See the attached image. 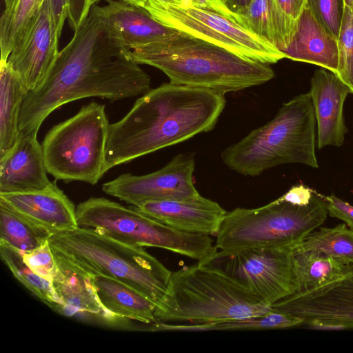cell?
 Masks as SVG:
<instances>
[{"label": "cell", "mask_w": 353, "mask_h": 353, "mask_svg": "<svg viewBox=\"0 0 353 353\" xmlns=\"http://www.w3.org/2000/svg\"><path fill=\"white\" fill-rule=\"evenodd\" d=\"M128 52L117 32L91 7L43 82L28 92L19 134L38 133L54 110L78 99L115 101L148 92L150 78Z\"/></svg>", "instance_id": "cell-1"}, {"label": "cell", "mask_w": 353, "mask_h": 353, "mask_svg": "<svg viewBox=\"0 0 353 353\" xmlns=\"http://www.w3.org/2000/svg\"><path fill=\"white\" fill-rule=\"evenodd\" d=\"M224 94L170 82L150 89L109 125L104 173L212 130L225 106Z\"/></svg>", "instance_id": "cell-2"}, {"label": "cell", "mask_w": 353, "mask_h": 353, "mask_svg": "<svg viewBox=\"0 0 353 353\" xmlns=\"http://www.w3.org/2000/svg\"><path fill=\"white\" fill-rule=\"evenodd\" d=\"M128 55L138 64L161 70L170 83L223 94L263 84L274 76L269 65L181 32Z\"/></svg>", "instance_id": "cell-3"}, {"label": "cell", "mask_w": 353, "mask_h": 353, "mask_svg": "<svg viewBox=\"0 0 353 353\" xmlns=\"http://www.w3.org/2000/svg\"><path fill=\"white\" fill-rule=\"evenodd\" d=\"M315 125L310 94H301L283 103L270 121L226 148L221 159L230 169L250 176L288 163L317 168Z\"/></svg>", "instance_id": "cell-4"}, {"label": "cell", "mask_w": 353, "mask_h": 353, "mask_svg": "<svg viewBox=\"0 0 353 353\" xmlns=\"http://www.w3.org/2000/svg\"><path fill=\"white\" fill-rule=\"evenodd\" d=\"M52 250L88 274L119 281L154 302L166 295L172 272L143 247L128 245L90 229L54 233Z\"/></svg>", "instance_id": "cell-5"}, {"label": "cell", "mask_w": 353, "mask_h": 353, "mask_svg": "<svg viewBox=\"0 0 353 353\" xmlns=\"http://www.w3.org/2000/svg\"><path fill=\"white\" fill-rule=\"evenodd\" d=\"M271 306L231 279L197 263L172 272L158 322L220 323L264 315Z\"/></svg>", "instance_id": "cell-6"}, {"label": "cell", "mask_w": 353, "mask_h": 353, "mask_svg": "<svg viewBox=\"0 0 353 353\" xmlns=\"http://www.w3.org/2000/svg\"><path fill=\"white\" fill-rule=\"evenodd\" d=\"M327 214L325 196L317 192L307 203L292 202L281 196L260 208H237L223 219L215 247L223 251L294 248L321 225Z\"/></svg>", "instance_id": "cell-7"}, {"label": "cell", "mask_w": 353, "mask_h": 353, "mask_svg": "<svg viewBox=\"0 0 353 353\" xmlns=\"http://www.w3.org/2000/svg\"><path fill=\"white\" fill-rule=\"evenodd\" d=\"M78 228L90 229L121 243L165 249L202 261L216 250L210 235L182 232L139 211L103 197H91L76 208Z\"/></svg>", "instance_id": "cell-8"}, {"label": "cell", "mask_w": 353, "mask_h": 353, "mask_svg": "<svg viewBox=\"0 0 353 353\" xmlns=\"http://www.w3.org/2000/svg\"><path fill=\"white\" fill-rule=\"evenodd\" d=\"M109 125L105 106L91 102L54 125L41 144L48 173L65 183L97 184L105 174Z\"/></svg>", "instance_id": "cell-9"}, {"label": "cell", "mask_w": 353, "mask_h": 353, "mask_svg": "<svg viewBox=\"0 0 353 353\" xmlns=\"http://www.w3.org/2000/svg\"><path fill=\"white\" fill-rule=\"evenodd\" d=\"M163 24L264 64L285 58L275 46L252 34L209 0L148 1L144 8Z\"/></svg>", "instance_id": "cell-10"}, {"label": "cell", "mask_w": 353, "mask_h": 353, "mask_svg": "<svg viewBox=\"0 0 353 353\" xmlns=\"http://www.w3.org/2000/svg\"><path fill=\"white\" fill-rule=\"evenodd\" d=\"M292 247L217 250L197 262L223 274L271 306L296 292Z\"/></svg>", "instance_id": "cell-11"}, {"label": "cell", "mask_w": 353, "mask_h": 353, "mask_svg": "<svg viewBox=\"0 0 353 353\" xmlns=\"http://www.w3.org/2000/svg\"><path fill=\"white\" fill-rule=\"evenodd\" d=\"M194 168V154L183 153L156 172L140 176L123 174L104 183L102 190L136 207L148 201L194 198L200 195L193 182Z\"/></svg>", "instance_id": "cell-12"}, {"label": "cell", "mask_w": 353, "mask_h": 353, "mask_svg": "<svg viewBox=\"0 0 353 353\" xmlns=\"http://www.w3.org/2000/svg\"><path fill=\"white\" fill-rule=\"evenodd\" d=\"M271 307L302 319L303 325L311 328L353 329V264L339 278L291 294Z\"/></svg>", "instance_id": "cell-13"}, {"label": "cell", "mask_w": 353, "mask_h": 353, "mask_svg": "<svg viewBox=\"0 0 353 353\" xmlns=\"http://www.w3.org/2000/svg\"><path fill=\"white\" fill-rule=\"evenodd\" d=\"M59 39L49 0H46L18 39L7 60L28 92L37 89L50 72L59 53Z\"/></svg>", "instance_id": "cell-14"}, {"label": "cell", "mask_w": 353, "mask_h": 353, "mask_svg": "<svg viewBox=\"0 0 353 353\" xmlns=\"http://www.w3.org/2000/svg\"><path fill=\"white\" fill-rule=\"evenodd\" d=\"M310 84L309 92L317 124L318 147H339L347 131L343 105L352 91L336 73L323 68L314 72Z\"/></svg>", "instance_id": "cell-15"}, {"label": "cell", "mask_w": 353, "mask_h": 353, "mask_svg": "<svg viewBox=\"0 0 353 353\" xmlns=\"http://www.w3.org/2000/svg\"><path fill=\"white\" fill-rule=\"evenodd\" d=\"M0 201L53 234L78 228L76 208L55 181L41 190L0 193Z\"/></svg>", "instance_id": "cell-16"}, {"label": "cell", "mask_w": 353, "mask_h": 353, "mask_svg": "<svg viewBox=\"0 0 353 353\" xmlns=\"http://www.w3.org/2000/svg\"><path fill=\"white\" fill-rule=\"evenodd\" d=\"M144 214L176 230L216 236L227 212L216 202L194 198L148 201L136 207Z\"/></svg>", "instance_id": "cell-17"}, {"label": "cell", "mask_w": 353, "mask_h": 353, "mask_svg": "<svg viewBox=\"0 0 353 353\" xmlns=\"http://www.w3.org/2000/svg\"><path fill=\"white\" fill-rule=\"evenodd\" d=\"M37 136L35 132L19 134L14 145L0 157V193L38 190L52 183Z\"/></svg>", "instance_id": "cell-18"}, {"label": "cell", "mask_w": 353, "mask_h": 353, "mask_svg": "<svg viewBox=\"0 0 353 353\" xmlns=\"http://www.w3.org/2000/svg\"><path fill=\"white\" fill-rule=\"evenodd\" d=\"M99 17L118 34L128 51L159 42L179 32L155 19L146 10L121 0L93 4Z\"/></svg>", "instance_id": "cell-19"}, {"label": "cell", "mask_w": 353, "mask_h": 353, "mask_svg": "<svg viewBox=\"0 0 353 353\" xmlns=\"http://www.w3.org/2000/svg\"><path fill=\"white\" fill-rule=\"evenodd\" d=\"M53 253L57 270L51 282L62 303L60 314L68 316H93L110 322L99 301L92 276L59 254Z\"/></svg>", "instance_id": "cell-20"}, {"label": "cell", "mask_w": 353, "mask_h": 353, "mask_svg": "<svg viewBox=\"0 0 353 353\" xmlns=\"http://www.w3.org/2000/svg\"><path fill=\"white\" fill-rule=\"evenodd\" d=\"M283 52L285 58L337 72V39L320 23L307 6L296 20L291 42Z\"/></svg>", "instance_id": "cell-21"}, {"label": "cell", "mask_w": 353, "mask_h": 353, "mask_svg": "<svg viewBox=\"0 0 353 353\" xmlns=\"http://www.w3.org/2000/svg\"><path fill=\"white\" fill-rule=\"evenodd\" d=\"M92 276L99 301L110 323L122 319L145 324L158 323L154 302L119 281L101 275Z\"/></svg>", "instance_id": "cell-22"}, {"label": "cell", "mask_w": 353, "mask_h": 353, "mask_svg": "<svg viewBox=\"0 0 353 353\" xmlns=\"http://www.w3.org/2000/svg\"><path fill=\"white\" fill-rule=\"evenodd\" d=\"M216 7L282 52L291 42L296 21L283 12L276 0H252L240 13H230Z\"/></svg>", "instance_id": "cell-23"}, {"label": "cell", "mask_w": 353, "mask_h": 353, "mask_svg": "<svg viewBox=\"0 0 353 353\" xmlns=\"http://www.w3.org/2000/svg\"><path fill=\"white\" fill-rule=\"evenodd\" d=\"M28 92L7 61H0V157L17 141L20 113Z\"/></svg>", "instance_id": "cell-24"}, {"label": "cell", "mask_w": 353, "mask_h": 353, "mask_svg": "<svg viewBox=\"0 0 353 353\" xmlns=\"http://www.w3.org/2000/svg\"><path fill=\"white\" fill-rule=\"evenodd\" d=\"M296 292L315 289L341 276L350 264L323 253L292 248Z\"/></svg>", "instance_id": "cell-25"}, {"label": "cell", "mask_w": 353, "mask_h": 353, "mask_svg": "<svg viewBox=\"0 0 353 353\" xmlns=\"http://www.w3.org/2000/svg\"><path fill=\"white\" fill-rule=\"evenodd\" d=\"M53 234L0 201V240L21 251H31Z\"/></svg>", "instance_id": "cell-26"}, {"label": "cell", "mask_w": 353, "mask_h": 353, "mask_svg": "<svg viewBox=\"0 0 353 353\" xmlns=\"http://www.w3.org/2000/svg\"><path fill=\"white\" fill-rule=\"evenodd\" d=\"M0 256L13 276L48 307L61 313L62 303L52 282L34 272L24 262L22 252L0 240Z\"/></svg>", "instance_id": "cell-27"}, {"label": "cell", "mask_w": 353, "mask_h": 353, "mask_svg": "<svg viewBox=\"0 0 353 353\" xmlns=\"http://www.w3.org/2000/svg\"><path fill=\"white\" fill-rule=\"evenodd\" d=\"M45 1L4 0V8L0 19V61H7L18 39Z\"/></svg>", "instance_id": "cell-28"}, {"label": "cell", "mask_w": 353, "mask_h": 353, "mask_svg": "<svg viewBox=\"0 0 353 353\" xmlns=\"http://www.w3.org/2000/svg\"><path fill=\"white\" fill-rule=\"evenodd\" d=\"M302 319L272 308L264 315L230 321L200 325H181L160 323L159 330L210 331L285 328L303 325Z\"/></svg>", "instance_id": "cell-29"}, {"label": "cell", "mask_w": 353, "mask_h": 353, "mask_svg": "<svg viewBox=\"0 0 353 353\" xmlns=\"http://www.w3.org/2000/svg\"><path fill=\"white\" fill-rule=\"evenodd\" d=\"M294 247L323 253L353 264V230L345 223L313 230Z\"/></svg>", "instance_id": "cell-30"}, {"label": "cell", "mask_w": 353, "mask_h": 353, "mask_svg": "<svg viewBox=\"0 0 353 353\" xmlns=\"http://www.w3.org/2000/svg\"><path fill=\"white\" fill-rule=\"evenodd\" d=\"M337 41L339 66L336 74L353 93V10L345 6Z\"/></svg>", "instance_id": "cell-31"}, {"label": "cell", "mask_w": 353, "mask_h": 353, "mask_svg": "<svg viewBox=\"0 0 353 353\" xmlns=\"http://www.w3.org/2000/svg\"><path fill=\"white\" fill-rule=\"evenodd\" d=\"M307 6L320 23L337 39L344 12L343 0H307Z\"/></svg>", "instance_id": "cell-32"}, {"label": "cell", "mask_w": 353, "mask_h": 353, "mask_svg": "<svg viewBox=\"0 0 353 353\" xmlns=\"http://www.w3.org/2000/svg\"><path fill=\"white\" fill-rule=\"evenodd\" d=\"M22 254L24 262L34 272L52 281L57 263L48 241L31 251L22 252Z\"/></svg>", "instance_id": "cell-33"}, {"label": "cell", "mask_w": 353, "mask_h": 353, "mask_svg": "<svg viewBox=\"0 0 353 353\" xmlns=\"http://www.w3.org/2000/svg\"><path fill=\"white\" fill-rule=\"evenodd\" d=\"M330 216L343 221L353 230V206L334 194L325 196Z\"/></svg>", "instance_id": "cell-34"}, {"label": "cell", "mask_w": 353, "mask_h": 353, "mask_svg": "<svg viewBox=\"0 0 353 353\" xmlns=\"http://www.w3.org/2000/svg\"><path fill=\"white\" fill-rule=\"evenodd\" d=\"M49 2L58 35L61 37L65 21L68 19L70 0H49Z\"/></svg>", "instance_id": "cell-35"}, {"label": "cell", "mask_w": 353, "mask_h": 353, "mask_svg": "<svg viewBox=\"0 0 353 353\" xmlns=\"http://www.w3.org/2000/svg\"><path fill=\"white\" fill-rule=\"evenodd\" d=\"M281 10L296 21L307 6V0H276Z\"/></svg>", "instance_id": "cell-36"}, {"label": "cell", "mask_w": 353, "mask_h": 353, "mask_svg": "<svg viewBox=\"0 0 353 353\" xmlns=\"http://www.w3.org/2000/svg\"><path fill=\"white\" fill-rule=\"evenodd\" d=\"M252 0H211L218 8L230 13L243 12Z\"/></svg>", "instance_id": "cell-37"}, {"label": "cell", "mask_w": 353, "mask_h": 353, "mask_svg": "<svg viewBox=\"0 0 353 353\" xmlns=\"http://www.w3.org/2000/svg\"><path fill=\"white\" fill-rule=\"evenodd\" d=\"M144 8L145 0H121Z\"/></svg>", "instance_id": "cell-38"}, {"label": "cell", "mask_w": 353, "mask_h": 353, "mask_svg": "<svg viewBox=\"0 0 353 353\" xmlns=\"http://www.w3.org/2000/svg\"><path fill=\"white\" fill-rule=\"evenodd\" d=\"M145 1H146L145 4H146L147 2L152 1H155L165 3H174L178 2L179 0H145Z\"/></svg>", "instance_id": "cell-39"}, {"label": "cell", "mask_w": 353, "mask_h": 353, "mask_svg": "<svg viewBox=\"0 0 353 353\" xmlns=\"http://www.w3.org/2000/svg\"><path fill=\"white\" fill-rule=\"evenodd\" d=\"M344 5L353 10V0H343Z\"/></svg>", "instance_id": "cell-40"}, {"label": "cell", "mask_w": 353, "mask_h": 353, "mask_svg": "<svg viewBox=\"0 0 353 353\" xmlns=\"http://www.w3.org/2000/svg\"><path fill=\"white\" fill-rule=\"evenodd\" d=\"M99 1H101V0H88L89 7L91 8L93 4H95L97 2Z\"/></svg>", "instance_id": "cell-41"}]
</instances>
